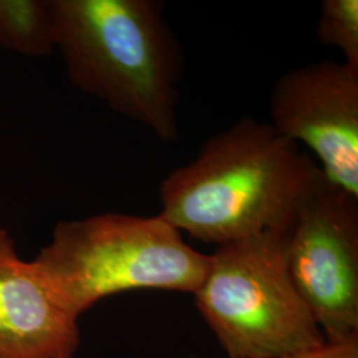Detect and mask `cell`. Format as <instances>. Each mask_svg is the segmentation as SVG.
<instances>
[{
  "instance_id": "5",
  "label": "cell",
  "mask_w": 358,
  "mask_h": 358,
  "mask_svg": "<svg viewBox=\"0 0 358 358\" xmlns=\"http://www.w3.org/2000/svg\"><path fill=\"white\" fill-rule=\"evenodd\" d=\"M288 275L327 341L358 338V198L317 166L284 235Z\"/></svg>"
},
{
  "instance_id": "7",
  "label": "cell",
  "mask_w": 358,
  "mask_h": 358,
  "mask_svg": "<svg viewBox=\"0 0 358 358\" xmlns=\"http://www.w3.org/2000/svg\"><path fill=\"white\" fill-rule=\"evenodd\" d=\"M78 319L0 226V358L76 357Z\"/></svg>"
},
{
  "instance_id": "10",
  "label": "cell",
  "mask_w": 358,
  "mask_h": 358,
  "mask_svg": "<svg viewBox=\"0 0 358 358\" xmlns=\"http://www.w3.org/2000/svg\"><path fill=\"white\" fill-rule=\"evenodd\" d=\"M287 358H358V338L346 341H327L321 345L299 352Z\"/></svg>"
},
{
  "instance_id": "1",
  "label": "cell",
  "mask_w": 358,
  "mask_h": 358,
  "mask_svg": "<svg viewBox=\"0 0 358 358\" xmlns=\"http://www.w3.org/2000/svg\"><path fill=\"white\" fill-rule=\"evenodd\" d=\"M315 165L269 122L243 117L162 180L159 215L217 247L263 232L284 235Z\"/></svg>"
},
{
  "instance_id": "3",
  "label": "cell",
  "mask_w": 358,
  "mask_h": 358,
  "mask_svg": "<svg viewBox=\"0 0 358 358\" xmlns=\"http://www.w3.org/2000/svg\"><path fill=\"white\" fill-rule=\"evenodd\" d=\"M32 260L77 319L103 299L130 291L194 294L208 267V255L194 250L159 214L60 220Z\"/></svg>"
},
{
  "instance_id": "6",
  "label": "cell",
  "mask_w": 358,
  "mask_h": 358,
  "mask_svg": "<svg viewBox=\"0 0 358 358\" xmlns=\"http://www.w3.org/2000/svg\"><path fill=\"white\" fill-rule=\"evenodd\" d=\"M269 125L304 143L321 171L358 198V71L324 60L285 72L269 99Z\"/></svg>"
},
{
  "instance_id": "12",
  "label": "cell",
  "mask_w": 358,
  "mask_h": 358,
  "mask_svg": "<svg viewBox=\"0 0 358 358\" xmlns=\"http://www.w3.org/2000/svg\"><path fill=\"white\" fill-rule=\"evenodd\" d=\"M71 358H76V357H71Z\"/></svg>"
},
{
  "instance_id": "8",
  "label": "cell",
  "mask_w": 358,
  "mask_h": 358,
  "mask_svg": "<svg viewBox=\"0 0 358 358\" xmlns=\"http://www.w3.org/2000/svg\"><path fill=\"white\" fill-rule=\"evenodd\" d=\"M0 50L32 59L56 52L51 0H0Z\"/></svg>"
},
{
  "instance_id": "4",
  "label": "cell",
  "mask_w": 358,
  "mask_h": 358,
  "mask_svg": "<svg viewBox=\"0 0 358 358\" xmlns=\"http://www.w3.org/2000/svg\"><path fill=\"white\" fill-rule=\"evenodd\" d=\"M284 235L257 234L208 255L192 296L229 358H287L325 343L288 275Z\"/></svg>"
},
{
  "instance_id": "9",
  "label": "cell",
  "mask_w": 358,
  "mask_h": 358,
  "mask_svg": "<svg viewBox=\"0 0 358 358\" xmlns=\"http://www.w3.org/2000/svg\"><path fill=\"white\" fill-rule=\"evenodd\" d=\"M317 38L343 53L344 63L358 71V0H324Z\"/></svg>"
},
{
  "instance_id": "2",
  "label": "cell",
  "mask_w": 358,
  "mask_h": 358,
  "mask_svg": "<svg viewBox=\"0 0 358 358\" xmlns=\"http://www.w3.org/2000/svg\"><path fill=\"white\" fill-rule=\"evenodd\" d=\"M55 50L69 83L178 141L183 56L159 0H51Z\"/></svg>"
},
{
  "instance_id": "11",
  "label": "cell",
  "mask_w": 358,
  "mask_h": 358,
  "mask_svg": "<svg viewBox=\"0 0 358 358\" xmlns=\"http://www.w3.org/2000/svg\"><path fill=\"white\" fill-rule=\"evenodd\" d=\"M185 358H198V357H195V356H187V357H185Z\"/></svg>"
}]
</instances>
